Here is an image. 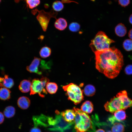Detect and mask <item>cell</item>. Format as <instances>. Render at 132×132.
Here are the masks:
<instances>
[{
    "label": "cell",
    "mask_w": 132,
    "mask_h": 132,
    "mask_svg": "<svg viewBox=\"0 0 132 132\" xmlns=\"http://www.w3.org/2000/svg\"><path fill=\"white\" fill-rule=\"evenodd\" d=\"M52 7L54 10L56 11H59L63 9L64 5L62 2L57 0L53 3Z\"/></svg>",
    "instance_id": "cell-26"
},
{
    "label": "cell",
    "mask_w": 132,
    "mask_h": 132,
    "mask_svg": "<svg viewBox=\"0 0 132 132\" xmlns=\"http://www.w3.org/2000/svg\"><path fill=\"white\" fill-rule=\"evenodd\" d=\"M54 25L56 29L60 31H62L65 30L67 27V23L65 19L60 18L56 19Z\"/></svg>",
    "instance_id": "cell-16"
},
{
    "label": "cell",
    "mask_w": 132,
    "mask_h": 132,
    "mask_svg": "<svg viewBox=\"0 0 132 132\" xmlns=\"http://www.w3.org/2000/svg\"><path fill=\"white\" fill-rule=\"evenodd\" d=\"M14 84L13 79L8 75H5L3 77H0V86L10 88L12 87Z\"/></svg>",
    "instance_id": "cell-13"
},
{
    "label": "cell",
    "mask_w": 132,
    "mask_h": 132,
    "mask_svg": "<svg viewBox=\"0 0 132 132\" xmlns=\"http://www.w3.org/2000/svg\"><path fill=\"white\" fill-rule=\"evenodd\" d=\"M127 117L125 111L121 110L115 112L113 115L109 117L108 120L110 124H113L116 121H122L126 119Z\"/></svg>",
    "instance_id": "cell-9"
},
{
    "label": "cell",
    "mask_w": 132,
    "mask_h": 132,
    "mask_svg": "<svg viewBox=\"0 0 132 132\" xmlns=\"http://www.w3.org/2000/svg\"><path fill=\"white\" fill-rule=\"evenodd\" d=\"M106 132H112L110 130H108Z\"/></svg>",
    "instance_id": "cell-37"
},
{
    "label": "cell",
    "mask_w": 132,
    "mask_h": 132,
    "mask_svg": "<svg viewBox=\"0 0 132 132\" xmlns=\"http://www.w3.org/2000/svg\"><path fill=\"white\" fill-rule=\"evenodd\" d=\"M30 103L29 99L25 96L20 97L17 101V104L19 107L23 110L27 109L29 107Z\"/></svg>",
    "instance_id": "cell-14"
},
{
    "label": "cell",
    "mask_w": 132,
    "mask_h": 132,
    "mask_svg": "<svg viewBox=\"0 0 132 132\" xmlns=\"http://www.w3.org/2000/svg\"><path fill=\"white\" fill-rule=\"evenodd\" d=\"M57 114L55 118V130L59 131L60 132H64L66 130L72 127L74 124V122L68 123L60 115V113Z\"/></svg>",
    "instance_id": "cell-8"
},
{
    "label": "cell",
    "mask_w": 132,
    "mask_h": 132,
    "mask_svg": "<svg viewBox=\"0 0 132 132\" xmlns=\"http://www.w3.org/2000/svg\"><path fill=\"white\" fill-rule=\"evenodd\" d=\"M115 32L117 36L123 37L126 34L127 30L124 24L120 23L118 24L115 28Z\"/></svg>",
    "instance_id": "cell-17"
},
{
    "label": "cell",
    "mask_w": 132,
    "mask_h": 132,
    "mask_svg": "<svg viewBox=\"0 0 132 132\" xmlns=\"http://www.w3.org/2000/svg\"><path fill=\"white\" fill-rule=\"evenodd\" d=\"M124 71L126 74L128 75L132 74V65H127L124 69Z\"/></svg>",
    "instance_id": "cell-30"
},
{
    "label": "cell",
    "mask_w": 132,
    "mask_h": 132,
    "mask_svg": "<svg viewBox=\"0 0 132 132\" xmlns=\"http://www.w3.org/2000/svg\"><path fill=\"white\" fill-rule=\"evenodd\" d=\"M49 81V79L46 77H42L40 79L37 78L33 79L31 83L30 95L38 94L40 97H44L47 93L45 87Z\"/></svg>",
    "instance_id": "cell-5"
},
{
    "label": "cell",
    "mask_w": 132,
    "mask_h": 132,
    "mask_svg": "<svg viewBox=\"0 0 132 132\" xmlns=\"http://www.w3.org/2000/svg\"><path fill=\"white\" fill-rule=\"evenodd\" d=\"M130 0H118L119 5L121 6L125 7L128 6L130 3Z\"/></svg>",
    "instance_id": "cell-29"
},
{
    "label": "cell",
    "mask_w": 132,
    "mask_h": 132,
    "mask_svg": "<svg viewBox=\"0 0 132 132\" xmlns=\"http://www.w3.org/2000/svg\"><path fill=\"white\" fill-rule=\"evenodd\" d=\"M128 36L130 39L132 40V28L130 29L129 32Z\"/></svg>",
    "instance_id": "cell-34"
},
{
    "label": "cell",
    "mask_w": 132,
    "mask_h": 132,
    "mask_svg": "<svg viewBox=\"0 0 132 132\" xmlns=\"http://www.w3.org/2000/svg\"><path fill=\"white\" fill-rule=\"evenodd\" d=\"M122 122L117 121L112 125L111 128L112 132H124V124Z\"/></svg>",
    "instance_id": "cell-21"
},
{
    "label": "cell",
    "mask_w": 132,
    "mask_h": 132,
    "mask_svg": "<svg viewBox=\"0 0 132 132\" xmlns=\"http://www.w3.org/2000/svg\"><path fill=\"white\" fill-rule=\"evenodd\" d=\"M33 11L38 12V14L36 18L44 32L46 31L51 18H53L56 20L57 19L56 16L57 13L55 12L53 10H51L49 12H46L43 10L39 11L37 9Z\"/></svg>",
    "instance_id": "cell-6"
},
{
    "label": "cell",
    "mask_w": 132,
    "mask_h": 132,
    "mask_svg": "<svg viewBox=\"0 0 132 132\" xmlns=\"http://www.w3.org/2000/svg\"></svg>",
    "instance_id": "cell-39"
},
{
    "label": "cell",
    "mask_w": 132,
    "mask_h": 132,
    "mask_svg": "<svg viewBox=\"0 0 132 132\" xmlns=\"http://www.w3.org/2000/svg\"><path fill=\"white\" fill-rule=\"evenodd\" d=\"M61 2L63 3H69L72 2H74L77 4L78 3L76 1L70 0H61Z\"/></svg>",
    "instance_id": "cell-33"
},
{
    "label": "cell",
    "mask_w": 132,
    "mask_h": 132,
    "mask_svg": "<svg viewBox=\"0 0 132 132\" xmlns=\"http://www.w3.org/2000/svg\"><path fill=\"white\" fill-rule=\"evenodd\" d=\"M76 113L74 129L76 132H92L94 125L90 117L81 110L74 107Z\"/></svg>",
    "instance_id": "cell-2"
},
{
    "label": "cell",
    "mask_w": 132,
    "mask_h": 132,
    "mask_svg": "<svg viewBox=\"0 0 132 132\" xmlns=\"http://www.w3.org/2000/svg\"><path fill=\"white\" fill-rule=\"evenodd\" d=\"M16 110L14 107L12 106L6 107L3 111L4 116L7 118H9L13 117L15 115Z\"/></svg>",
    "instance_id": "cell-20"
},
{
    "label": "cell",
    "mask_w": 132,
    "mask_h": 132,
    "mask_svg": "<svg viewBox=\"0 0 132 132\" xmlns=\"http://www.w3.org/2000/svg\"><path fill=\"white\" fill-rule=\"evenodd\" d=\"M95 132H105L103 129H99L95 131Z\"/></svg>",
    "instance_id": "cell-36"
},
{
    "label": "cell",
    "mask_w": 132,
    "mask_h": 132,
    "mask_svg": "<svg viewBox=\"0 0 132 132\" xmlns=\"http://www.w3.org/2000/svg\"><path fill=\"white\" fill-rule=\"evenodd\" d=\"M62 88L66 92L68 99L76 105L79 103L84 99L83 91L78 86L71 83L63 86Z\"/></svg>",
    "instance_id": "cell-4"
},
{
    "label": "cell",
    "mask_w": 132,
    "mask_h": 132,
    "mask_svg": "<svg viewBox=\"0 0 132 132\" xmlns=\"http://www.w3.org/2000/svg\"><path fill=\"white\" fill-rule=\"evenodd\" d=\"M116 96L119 98L122 102L124 110L132 107V100L128 97L126 91L123 90L120 91Z\"/></svg>",
    "instance_id": "cell-11"
},
{
    "label": "cell",
    "mask_w": 132,
    "mask_h": 132,
    "mask_svg": "<svg viewBox=\"0 0 132 132\" xmlns=\"http://www.w3.org/2000/svg\"><path fill=\"white\" fill-rule=\"evenodd\" d=\"M11 91L8 88L2 87L0 88V99L6 100L11 98Z\"/></svg>",
    "instance_id": "cell-19"
},
{
    "label": "cell",
    "mask_w": 132,
    "mask_h": 132,
    "mask_svg": "<svg viewBox=\"0 0 132 132\" xmlns=\"http://www.w3.org/2000/svg\"><path fill=\"white\" fill-rule=\"evenodd\" d=\"M60 114L64 119L68 123L74 122L76 113L73 109H67L60 113Z\"/></svg>",
    "instance_id": "cell-12"
},
{
    "label": "cell",
    "mask_w": 132,
    "mask_h": 132,
    "mask_svg": "<svg viewBox=\"0 0 132 132\" xmlns=\"http://www.w3.org/2000/svg\"><path fill=\"white\" fill-rule=\"evenodd\" d=\"M129 20L130 23L132 25V14H131L129 16Z\"/></svg>",
    "instance_id": "cell-35"
},
{
    "label": "cell",
    "mask_w": 132,
    "mask_h": 132,
    "mask_svg": "<svg viewBox=\"0 0 132 132\" xmlns=\"http://www.w3.org/2000/svg\"><path fill=\"white\" fill-rule=\"evenodd\" d=\"M45 88L48 93L53 94L55 93L57 91L58 86L57 84L55 82H49L46 84Z\"/></svg>",
    "instance_id": "cell-22"
},
{
    "label": "cell",
    "mask_w": 132,
    "mask_h": 132,
    "mask_svg": "<svg viewBox=\"0 0 132 132\" xmlns=\"http://www.w3.org/2000/svg\"><path fill=\"white\" fill-rule=\"evenodd\" d=\"M41 60L40 58L34 57L31 64L26 67L27 70L31 73H35L39 75H42V72L39 68H40Z\"/></svg>",
    "instance_id": "cell-10"
},
{
    "label": "cell",
    "mask_w": 132,
    "mask_h": 132,
    "mask_svg": "<svg viewBox=\"0 0 132 132\" xmlns=\"http://www.w3.org/2000/svg\"><path fill=\"white\" fill-rule=\"evenodd\" d=\"M94 53L96 67L99 72L110 79L118 75L124 65L123 56L120 50L113 47Z\"/></svg>",
    "instance_id": "cell-1"
},
{
    "label": "cell",
    "mask_w": 132,
    "mask_h": 132,
    "mask_svg": "<svg viewBox=\"0 0 132 132\" xmlns=\"http://www.w3.org/2000/svg\"><path fill=\"white\" fill-rule=\"evenodd\" d=\"M105 110L112 113L121 110H124L123 104L118 97H114L107 101L104 105Z\"/></svg>",
    "instance_id": "cell-7"
},
{
    "label": "cell",
    "mask_w": 132,
    "mask_h": 132,
    "mask_svg": "<svg viewBox=\"0 0 132 132\" xmlns=\"http://www.w3.org/2000/svg\"><path fill=\"white\" fill-rule=\"evenodd\" d=\"M94 109L93 105L89 101H86L82 103L81 107V110L86 113H90Z\"/></svg>",
    "instance_id": "cell-18"
},
{
    "label": "cell",
    "mask_w": 132,
    "mask_h": 132,
    "mask_svg": "<svg viewBox=\"0 0 132 132\" xmlns=\"http://www.w3.org/2000/svg\"><path fill=\"white\" fill-rule=\"evenodd\" d=\"M115 41L110 38L104 32H98L91 41L89 46L94 53L104 51L110 48V44Z\"/></svg>",
    "instance_id": "cell-3"
},
{
    "label": "cell",
    "mask_w": 132,
    "mask_h": 132,
    "mask_svg": "<svg viewBox=\"0 0 132 132\" xmlns=\"http://www.w3.org/2000/svg\"><path fill=\"white\" fill-rule=\"evenodd\" d=\"M29 132H42V131L39 128L35 126L31 128Z\"/></svg>",
    "instance_id": "cell-31"
},
{
    "label": "cell",
    "mask_w": 132,
    "mask_h": 132,
    "mask_svg": "<svg viewBox=\"0 0 132 132\" xmlns=\"http://www.w3.org/2000/svg\"><path fill=\"white\" fill-rule=\"evenodd\" d=\"M31 83L29 80L24 79L20 82L19 86L20 90L23 93H27L31 90Z\"/></svg>",
    "instance_id": "cell-15"
},
{
    "label": "cell",
    "mask_w": 132,
    "mask_h": 132,
    "mask_svg": "<svg viewBox=\"0 0 132 132\" xmlns=\"http://www.w3.org/2000/svg\"><path fill=\"white\" fill-rule=\"evenodd\" d=\"M80 25L78 23L73 22L70 24L69 28V30L72 32H77L79 30L80 28Z\"/></svg>",
    "instance_id": "cell-28"
},
{
    "label": "cell",
    "mask_w": 132,
    "mask_h": 132,
    "mask_svg": "<svg viewBox=\"0 0 132 132\" xmlns=\"http://www.w3.org/2000/svg\"><path fill=\"white\" fill-rule=\"evenodd\" d=\"M27 6L32 9L36 7L40 3V0H25Z\"/></svg>",
    "instance_id": "cell-25"
},
{
    "label": "cell",
    "mask_w": 132,
    "mask_h": 132,
    "mask_svg": "<svg viewBox=\"0 0 132 132\" xmlns=\"http://www.w3.org/2000/svg\"><path fill=\"white\" fill-rule=\"evenodd\" d=\"M4 120V115L3 113L0 111V124L2 123Z\"/></svg>",
    "instance_id": "cell-32"
},
{
    "label": "cell",
    "mask_w": 132,
    "mask_h": 132,
    "mask_svg": "<svg viewBox=\"0 0 132 132\" xmlns=\"http://www.w3.org/2000/svg\"><path fill=\"white\" fill-rule=\"evenodd\" d=\"M1 0H0V3L1 2Z\"/></svg>",
    "instance_id": "cell-38"
},
{
    "label": "cell",
    "mask_w": 132,
    "mask_h": 132,
    "mask_svg": "<svg viewBox=\"0 0 132 132\" xmlns=\"http://www.w3.org/2000/svg\"><path fill=\"white\" fill-rule=\"evenodd\" d=\"M51 53V50L50 47L47 46H44L41 49L39 54L41 57L44 58L49 56Z\"/></svg>",
    "instance_id": "cell-24"
},
{
    "label": "cell",
    "mask_w": 132,
    "mask_h": 132,
    "mask_svg": "<svg viewBox=\"0 0 132 132\" xmlns=\"http://www.w3.org/2000/svg\"><path fill=\"white\" fill-rule=\"evenodd\" d=\"M83 91L85 95L87 96H92L95 94L96 89L94 86L89 84L86 85Z\"/></svg>",
    "instance_id": "cell-23"
},
{
    "label": "cell",
    "mask_w": 132,
    "mask_h": 132,
    "mask_svg": "<svg viewBox=\"0 0 132 132\" xmlns=\"http://www.w3.org/2000/svg\"><path fill=\"white\" fill-rule=\"evenodd\" d=\"M123 46L126 51H131L132 50V40L131 39L125 40L123 43Z\"/></svg>",
    "instance_id": "cell-27"
}]
</instances>
